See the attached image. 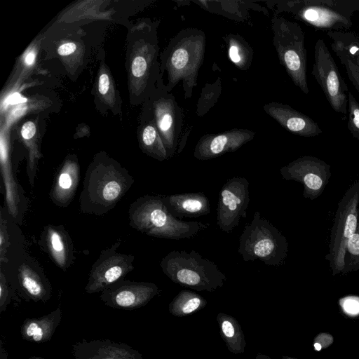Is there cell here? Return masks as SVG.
Listing matches in <instances>:
<instances>
[{
	"label": "cell",
	"mask_w": 359,
	"mask_h": 359,
	"mask_svg": "<svg viewBox=\"0 0 359 359\" xmlns=\"http://www.w3.org/2000/svg\"><path fill=\"white\" fill-rule=\"evenodd\" d=\"M135 182L133 177L117 163L96 160L85 175L79 197L80 211L102 216L111 210Z\"/></svg>",
	"instance_id": "cell-1"
},
{
	"label": "cell",
	"mask_w": 359,
	"mask_h": 359,
	"mask_svg": "<svg viewBox=\"0 0 359 359\" xmlns=\"http://www.w3.org/2000/svg\"><path fill=\"white\" fill-rule=\"evenodd\" d=\"M205 34L194 27L182 29L170 39L162 60V69L168 74V83L163 85L168 92L182 82L184 98L192 96L205 57Z\"/></svg>",
	"instance_id": "cell-2"
},
{
	"label": "cell",
	"mask_w": 359,
	"mask_h": 359,
	"mask_svg": "<svg viewBox=\"0 0 359 359\" xmlns=\"http://www.w3.org/2000/svg\"><path fill=\"white\" fill-rule=\"evenodd\" d=\"M130 226L149 236L180 240L195 237L210 227L209 223L187 222L175 217L167 209L161 195H144L128 208Z\"/></svg>",
	"instance_id": "cell-3"
},
{
	"label": "cell",
	"mask_w": 359,
	"mask_h": 359,
	"mask_svg": "<svg viewBox=\"0 0 359 359\" xmlns=\"http://www.w3.org/2000/svg\"><path fill=\"white\" fill-rule=\"evenodd\" d=\"M163 273L173 283L196 291L213 292L224 285L225 274L195 250H172L161 261Z\"/></svg>",
	"instance_id": "cell-4"
},
{
	"label": "cell",
	"mask_w": 359,
	"mask_h": 359,
	"mask_svg": "<svg viewBox=\"0 0 359 359\" xmlns=\"http://www.w3.org/2000/svg\"><path fill=\"white\" fill-rule=\"evenodd\" d=\"M238 252L245 262L262 261L266 265L279 266L288 252L285 236L269 220L256 211L245 225L238 242Z\"/></svg>",
	"instance_id": "cell-5"
},
{
	"label": "cell",
	"mask_w": 359,
	"mask_h": 359,
	"mask_svg": "<svg viewBox=\"0 0 359 359\" xmlns=\"http://www.w3.org/2000/svg\"><path fill=\"white\" fill-rule=\"evenodd\" d=\"M273 43L280 64L301 91L309 93L307 83V51L301 26L275 14L271 20Z\"/></svg>",
	"instance_id": "cell-6"
},
{
	"label": "cell",
	"mask_w": 359,
	"mask_h": 359,
	"mask_svg": "<svg viewBox=\"0 0 359 359\" xmlns=\"http://www.w3.org/2000/svg\"><path fill=\"white\" fill-rule=\"evenodd\" d=\"M277 8L317 31H346L353 25V13L337 0L283 1L277 3Z\"/></svg>",
	"instance_id": "cell-7"
},
{
	"label": "cell",
	"mask_w": 359,
	"mask_h": 359,
	"mask_svg": "<svg viewBox=\"0 0 359 359\" xmlns=\"http://www.w3.org/2000/svg\"><path fill=\"white\" fill-rule=\"evenodd\" d=\"M359 180L346 191L338 203L331 230L329 252L325 259L333 276L341 273L347 241L355 232L358 219Z\"/></svg>",
	"instance_id": "cell-8"
},
{
	"label": "cell",
	"mask_w": 359,
	"mask_h": 359,
	"mask_svg": "<svg viewBox=\"0 0 359 359\" xmlns=\"http://www.w3.org/2000/svg\"><path fill=\"white\" fill-rule=\"evenodd\" d=\"M313 57L311 74L333 110L346 115L348 88L323 39L316 42Z\"/></svg>",
	"instance_id": "cell-9"
},
{
	"label": "cell",
	"mask_w": 359,
	"mask_h": 359,
	"mask_svg": "<svg viewBox=\"0 0 359 359\" xmlns=\"http://www.w3.org/2000/svg\"><path fill=\"white\" fill-rule=\"evenodd\" d=\"M121 241L102 250L93 264L85 291L88 294L102 292L134 269L135 256L117 251Z\"/></svg>",
	"instance_id": "cell-10"
},
{
	"label": "cell",
	"mask_w": 359,
	"mask_h": 359,
	"mask_svg": "<svg viewBox=\"0 0 359 359\" xmlns=\"http://www.w3.org/2000/svg\"><path fill=\"white\" fill-rule=\"evenodd\" d=\"M250 182L243 177H233L222 186L218 196L217 225L231 233L241 217L246 218L250 203Z\"/></svg>",
	"instance_id": "cell-11"
},
{
	"label": "cell",
	"mask_w": 359,
	"mask_h": 359,
	"mask_svg": "<svg viewBox=\"0 0 359 359\" xmlns=\"http://www.w3.org/2000/svg\"><path fill=\"white\" fill-rule=\"evenodd\" d=\"M285 180H293L303 185V197L316 199L323 192L331 177V165L312 156H301L280 170Z\"/></svg>",
	"instance_id": "cell-12"
},
{
	"label": "cell",
	"mask_w": 359,
	"mask_h": 359,
	"mask_svg": "<svg viewBox=\"0 0 359 359\" xmlns=\"http://www.w3.org/2000/svg\"><path fill=\"white\" fill-rule=\"evenodd\" d=\"M154 104L156 125L168 158L177 153L182 140L183 113L175 96L168 92L161 82Z\"/></svg>",
	"instance_id": "cell-13"
},
{
	"label": "cell",
	"mask_w": 359,
	"mask_h": 359,
	"mask_svg": "<svg viewBox=\"0 0 359 359\" xmlns=\"http://www.w3.org/2000/svg\"><path fill=\"white\" fill-rule=\"evenodd\" d=\"M159 293L155 283L121 279L101 292L100 299L109 307L130 311L145 306Z\"/></svg>",
	"instance_id": "cell-14"
},
{
	"label": "cell",
	"mask_w": 359,
	"mask_h": 359,
	"mask_svg": "<svg viewBox=\"0 0 359 359\" xmlns=\"http://www.w3.org/2000/svg\"><path fill=\"white\" fill-rule=\"evenodd\" d=\"M255 136V132L242 128H233L217 134H205L196 144L194 157L205 161L233 152L251 141Z\"/></svg>",
	"instance_id": "cell-15"
},
{
	"label": "cell",
	"mask_w": 359,
	"mask_h": 359,
	"mask_svg": "<svg viewBox=\"0 0 359 359\" xmlns=\"http://www.w3.org/2000/svg\"><path fill=\"white\" fill-rule=\"evenodd\" d=\"M72 353L74 359H143L137 350L109 339H82L72 345Z\"/></svg>",
	"instance_id": "cell-16"
},
{
	"label": "cell",
	"mask_w": 359,
	"mask_h": 359,
	"mask_svg": "<svg viewBox=\"0 0 359 359\" xmlns=\"http://www.w3.org/2000/svg\"><path fill=\"white\" fill-rule=\"evenodd\" d=\"M263 109L283 128L294 135L311 137L323 133L317 122L287 104L272 102L264 104Z\"/></svg>",
	"instance_id": "cell-17"
},
{
	"label": "cell",
	"mask_w": 359,
	"mask_h": 359,
	"mask_svg": "<svg viewBox=\"0 0 359 359\" xmlns=\"http://www.w3.org/2000/svg\"><path fill=\"white\" fill-rule=\"evenodd\" d=\"M39 244L60 269L66 271L74 261V245L63 226L49 224L43 227Z\"/></svg>",
	"instance_id": "cell-18"
},
{
	"label": "cell",
	"mask_w": 359,
	"mask_h": 359,
	"mask_svg": "<svg viewBox=\"0 0 359 359\" xmlns=\"http://www.w3.org/2000/svg\"><path fill=\"white\" fill-rule=\"evenodd\" d=\"M168 211L176 218L199 217L210 212L209 198L202 192L161 195Z\"/></svg>",
	"instance_id": "cell-19"
},
{
	"label": "cell",
	"mask_w": 359,
	"mask_h": 359,
	"mask_svg": "<svg viewBox=\"0 0 359 359\" xmlns=\"http://www.w3.org/2000/svg\"><path fill=\"white\" fill-rule=\"evenodd\" d=\"M80 180L79 165L74 159L67 160L56 174L50 191L51 201L67 207L74 200Z\"/></svg>",
	"instance_id": "cell-20"
},
{
	"label": "cell",
	"mask_w": 359,
	"mask_h": 359,
	"mask_svg": "<svg viewBox=\"0 0 359 359\" xmlns=\"http://www.w3.org/2000/svg\"><path fill=\"white\" fill-rule=\"evenodd\" d=\"M62 316L61 309L57 307L41 317L25 319L20 327L22 338L38 344L50 341L62 320Z\"/></svg>",
	"instance_id": "cell-21"
},
{
	"label": "cell",
	"mask_w": 359,
	"mask_h": 359,
	"mask_svg": "<svg viewBox=\"0 0 359 359\" xmlns=\"http://www.w3.org/2000/svg\"><path fill=\"white\" fill-rule=\"evenodd\" d=\"M18 281L22 292L35 302H47L51 297V285L43 273L27 262L18 269Z\"/></svg>",
	"instance_id": "cell-22"
},
{
	"label": "cell",
	"mask_w": 359,
	"mask_h": 359,
	"mask_svg": "<svg viewBox=\"0 0 359 359\" xmlns=\"http://www.w3.org/2000/svg\"><path fill=\"white\" fill-rule=\"evenodd\" d=\"M219 334L227 349L233 354L245 352L246 341L241 325L233 316L219 313L216 318Z\"/></svg>",
	"instance_id": "cell-23"
},
{
	"label": "cell",
	"mask_w": 359,
	"mask_h": 359,
	"mask_svg": "<svg viewBox=\"0 0 359 359\" xmlns=\"http://www.w3.org/2000/svg\"><path fill=\"white\" fill-rule=\"evenodd\" d=\"M207 300L198 293L189 290H181L168 306L170 314L177 317L191 315L203 309Z\"/></svg>",
	"instance_id": "cell-24"
},
{
	"label": "cell",
	"mask_w": 359,
	"mask_h": 359,
	"mask_svg": "<svg viewBox=\"0 0 359 359\" xmlns=\"http://www.w3.org/2000/svg\"><path fill=\"white\" fill-rule=\"evenodd\" d=\"M224 41L231 62L241 69H248L253 56V50L249 43L240 35L233 34L228 35Z\"/></svg>",
	"instance_id": "cell-25"
},
{
	"label": "cell",
	"mask_w": 359,
	"mask_h": 359,
	"mask_svg": "<svg viewBox=\"0 0 359 359\" xmlns=\"http://www.w3.org/2000/svg\"><path fill=\"white\" fill-rule=\"evenodd\" d=\"M344 67L349 81L359 93V38L346 50L337 55Z\"/></svg>",
	"instance_id": "cell-26"
},
{
	"label": "cell",
	"mask_w": 359,
	"mask_h": 359,
	"mask_svg": "<svg viewBox=\"0 0 359 359\" xmlns=\"http://www.w3.org/2000/svg\"><path fill=\"white\" fill-rule=\"evenodd\" d=\"M358 270H359V210L356 229L346 243L344 267L341 273L345 274Z\"/></svg>",
	"instance_id": "cell-27"
},
{
	"label": "cell",
	"mask_w": 359,
	"mask_h": 359,
	"mask_svg": "<svg viewBox=\"0 0 359 359\" xmlns=\"http://www.w3.org/2000/svg\"><path fill=\"white\" fill-rule=\"evenodd\" d=\"M222 91L220 79L216 82L207 84L202 90L201 97L197 104L196 114L203 116L217 102Z\"/></svg>",
	"instance_id": "cell-28"
},
{
	"label": "cell",
	"mask_w": 359,
	"mask_h": 359,
	"mask_svg": "<svg viewBox=\"0 0 359 359\" xmlns=\"http://www.w3.org/2000/svg\"><path fill=\"white\" fill-rule=\"evenodd\" d=\"M347 128L353 137L359 140V103L351 92L348 93Z\"/></svg>",
	"instance_id": "cell-29"
},
{
	"label": "cell",
	"mask_w": 359,
	"mask_h": 359,
	"mask_svg": "<svg viewBox=\"0 0 359 359\" xmlns=\"http://www.w3.org/2000/svg\"><path fill=\"white\" fill-rule=\"evenodd\" d=\"M9 235L6 220L4 218L2 212L0 215V261L1 263L8 262L6 254L9 246Z\"/></svg>",
	"instance_id": "cell-30"
},
{
	"label": "cell",
	"mask_w": 359,
	"mask_h": 359,
	"mask_svg": "<svg viewBox=\"0 0 359 359\" xmlns=\"http://www.w3.org/2000/svg\"><path fill=\"white\" fill-rule=\"evenodd\" d=\"M12 297L11 290L3 271L0 273V313L6 311Z\"/></svg>",
	"instance_id": "cell-31"
},
{
	"label": "cell",
	"mask_w": 359,
	"mask_h": 359,
	"mask_svg": "<svg viewBox=\"0 0 359 359\" xmlns=\"http://www.w3.org/2000/svg\"><path fill=\"white\" fill-rule=\"evenodd\" d=\"M339 304L343 311L348 315L359 314V297L355 296L346 297L340 299Z\"/></svg>",
	"instance_id": "cell-32"
},
{
	"label": "cell",
	"mask_w": 359,
	"mask_h": 359,
	"mask_svg": "<svg viewBox=\"0 0 359 359\" xmlns=\"http://www.w3.org/2000/svg\"><path fill=\"white\" fill-rule=\"evenodd\" d=\"M133 75L136 78L142 77L148 70L147 60L142 55L135 57L131 66Z\"/></svg>",
	"instance_id": "cell-33"
},
{
	"label": "cell",
	"mask_w": 359,
	"mask_h": 359,
	"mask_svg": "<svg viewBox=\"0 0 359 359\" xmlns=\"http://www.w3.org/2000/svg\"><path fill=\"white\" fill-rule=\"evenodd\" d=\"M333 342L332 336L327 333L319 334L314 340L313 346L316 351L327 348Z\"/></svg>",
	"instance_id": "cell-34"
},
{
	"label": "cell",
	"mask_w": 359,
	"mask_h": 359,
	"mask_svg": "<svg viewBox=\"0 0 359 359\" xmlns=\"http://www.w3.org/2000/svg\"><path fill=\"white\" fill-rule=\"evenodd\" d=\"M36 126L32 121L26 122L22 127L21 135L25 140H31L35 135Z\"/></svg>",
	"instance_id": "cell-35"
},
{
	"label": "cell",
	"mask_w": 359,
	"mask_h": 359,
	"mask_svg": "<svg viewBox=\"0 0 359 359\" xmlns=\"http://www.w3.org/2000/svg\"><path fill=\"white\" fill-rule=\"evenodd\" d=\"M337 1L342 8L351 13L359 11V0H337Z\"/></svg>",
	"instance_id": "cell-36"
},
{
	"label": "cell",
	"mask_w": 359,
	"mask_h": 359,
	"mask_svg": "<svg viewBox=\"0 0 359 359\" xmlns=\"http://www.w3.org/2000/svg\"><path fill=\"white\" fill-rule=\"evenodd\" d=\"M109 79L107 74H102L100 75L98 82L99 92L102 95H105L109 88Z\"/></svg>",
	"instance_id": "cell-37"
},
{
	"label": "cell",
	"mask_w": 359,
	"mask_h": 359,
	"mask_svg": "<svg viewBox=\"0 0 359 359\" xmlns=\"http://www.w3.org/2000/svg\"><path fill=\"white\" fill-rule=\"evenodd\" d=\"M76 50V45L74 43H67L61 45L58 49L57 53L60 55H68L74 53Z\"/></svg>",
	"instance_id": "cell-38"
},
{
	"label": "cell",
	"mask_w": 359,
	"mask_h": 359,
	"mask_svg": "<svg viewBox=\"0 0 359 359\" xmlns=\"http://www.w3.org/2000/svg\"><path fill=\"white\" fill-rule=\"evenodd\" d=\"M26 100L24 98H22L20 95L18 93L13 94L10 99V102L11 104H15L20 102H25Z\"/></svg>",
	"instance_id": "cell-39"
},
{
	"label": "cell",
	"mask_w": 359,
	"mask_h": 359,
	"mask_svg": "<svg viewBox=\"0 0 359 359\" xmlns=\"http://www.w3.org/2000/svg\"><path fill=\"white\" fill-rule=\"evenodd\" d=\"M35 58V54L33 52H30L27 54L25 57V63L27 65H32Z\"/></svg>",
	"instance_id": "cell-40"
},
{
	"label": "cell",
	"mask_w": 359,
	"mask_h": 359,
	"mask_svg": "<svg viewBox=\"0 0 359 359\" xmlns=\"http://www.w3.org/2000/svg\"><path fill=\"white\" fill-rule=\"evenodd\" d=\"M0 359H8V353L6 350L3 346L2 342H1L0 346Z\"/></svg>",
	"instance_id": "cell-41"
},
{
	"label": "cell",
	"mask_w": 359,
	"mask_h": 359,
	"mask_svg": "<svg viewBox=\"0 0 359 359\" xmlns=\"http://www.w3.org/2000/svg\"><path fill=\"white\" fill-rule=\"evenodd\" d=\"M255 359H272L269 355H266L265 354L258 353L256 355Z\"/></svg>",
	"instance_id": "cell-42"
},
{
	"label": "cell",
	"mask_w": 359,
	"mask_h": 359,
	"mask_svg": "<svg viewBox=\"0 0 359 359\" xmlns=\"http://www.w3.org/2000/svg\"><path fill=\"white\" fill-rule=\"evenodd\" d=\"M27 359H46V358H43L42 357H39V356H31Z\"/></svg>",
	"instance_id": "cell-43"
},
{
	"label": "cell",
	"mask_w": 359,
	"mask_h": 359,
	"mask_svg": "<svg viewBox=\"0 0 359 359\" xmlns=\"http://www.w3.org/2000/svg\"><path fill=\"white\" fill-rule=\"evenodd\" d=\"M282 359H297V358H292V357H289V356H283Z\"/></svg>",
	"instance_id": "cell-44"
}]
</instances>
